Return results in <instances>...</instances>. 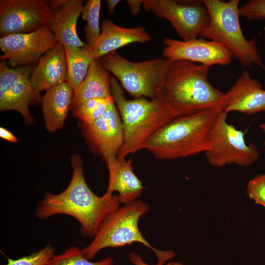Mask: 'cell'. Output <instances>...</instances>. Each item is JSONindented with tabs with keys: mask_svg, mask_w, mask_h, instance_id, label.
Instances as JSON below:
<instances>
[{
	"mask_svg": "<svg viewBox=\"0 0 265 265\" xmlns=\"http://www.w3.org/2000/svg\"><path fill=\"white\" fill-rule=\"evenodd\" d=\"M241 16L249 21L265 19V0H250L239 7Z\"/></svg>",
	"mask_w": 265,
	"mask_h": 265,
	"instance_id": "obj_28",
	"label": "cell"
},
{
	"mask_svg": "<svg viewBox=\"0 0 265 265\" xmlns=\"http://www.w3.org/2000/svg\"><path fill=\"white\" fill-rule=\"evenodd\" d=\"M55 248L50 244L31 254L17 259L7 258V262L3 265H46L54 255Z\"/></svg>",
	"mask_w": 265,
	"mask_h": 265,
	"instance_id": "obj_26",
	"label": "cell"
},
{
	"mask_svg": "<svg viewBox=\"0 0 265 265\" xmlns=\"http://www.w3.org/2000/svg\"><path fill=\"white\" fill-rule=\"evenodd\" d=\"M112 96L106 98H95L82 103L75 111L76 116L85 124H90L102 116L107 109Z\"/></svg>",
	"mask_w": 265,
	"mask_h": 265,
	"instance_id": "obj_25",
	"label": "cell"
},
{
	"mask_svg": "<svg viewBox=\"0 0 265 265\" xmlns=\"http://www.w3.org/2000/svg\"><path fill=\"white\" fill-rule=\"evenodd\" d=\"M223 110L226 114L238 111L248 115L265 112V90L259 81L244 70L225 93Z\"/></svg>",
	"mask_w": 265,
	"mask_h": 265,
	"instance_id": "obj_15",
	"label": "cell"
},
{
	"mask_svg": "<svg viewBox=\"0 0 265 265\" xmlns=\"http://www.w3.org/2000/svg\"><path fill=\"white\" fill-rule=\"evenodd\" d=\"M143 1L141 0H128L126 1L132 15H136L139 13L141 5H143Z\"/></svg>",
	"mask_w": 265,
	"mask_h": 265,
	"instance_id": "obj_30",
	"label": "cell"
},
{
	"mask_svg": "<svg viewBox=\"0 0 265 265\" xmlns=\"http://www.w3.org/2000/svg\"><path fill=\"white\" fill-rule=\"evenodd\" d=\"M215 108L175 118L155 133L144 149L160 160H172L205 152L218 113Z\"/></svg>",
	"mask_w": 265,
	"mask_h": 265,
	"instance_id": "obj_4",
	"label": "cell"
},
{
	"mask_svg": "<svg viewBox=\"0 0 265 265\" xmlns=\"http://www.w3.org/2000/svg\"><path fill=\"white\" fill-rule=\"evenodd\" d=\"M0 137L10 142L15 143L17 141L16 137L10 131L3 127L0 128Z\"/></svg>",
	"mask_w": 265,
	"mask_h": 265,
	"instance_id": "obj_31",
	"label": "cell"
},
{
	"mask_svg": "<svg viewBox=\"0 0 265 265\" xmlns=\"http://www.w3.org/2000/svg\"><path fill=\"white\" fill-rule=\"evenodd\" d=\"M209 15V21L199 37L224 46L244 67L256 65L265 69L257 48L256 38L247 40L240 24L239 0H202Z\"/></svg>",
	"mask_w": 265,
	"mask_h": 265,
	"instance_id": "obj_5",
	"label": "cell"
},
{
	"mask_svg": "<svg viewBox=\"0 0 265 265\" xmlns=\"http://www.w3.org/2000/svg\"><path fill=\"white\" fill-rule=\"evenodd\" d=\"M114 260L107 257L97 262H91L83 254L81 249L76 246L67 248L61 254L54 255L46 265H113Z\"/></svg>",
	"mask_w": 265,
	"mask_h": 265,
	"instance_id": "obj_24",
	"label": "cell"
},
{
	"mask_svg": "<svg viewBox=\"0 0 265 265\" xmlns=\"http://www.w3.org/2000/svg\"><path fill=\"white\" fill-rule=\"evenodd\" d=\"M35 64L12 68L7 61L0 62V110L20 112L28 124L34 119L29 106L41 102L39 93L32 86L30 76Z\"/></svg>",
	"mask_w": 265,
	"mask_h": 265,
	"instance_id": "obj_10",
	"label": "cell"
},
{
	"mask_svg": "<svg viewBox=\"0 0 265 265\" xmlns=\"http://www.w3.org/2000/svg\"><path fill=\"white\" fill-rule=\"evenodd\" d=\"M57 42L49 25L30 33L7 35L0 39V58L12 68L35 64Z\"/></svg>",
	"mask_w": 265,
	"mask_h": 265,
	"instance_id": "obj_12",
	"label": "cell"
},
{
	"mask_svg": "<svg viewBox=\"0 0 265 265\" xmlns=\"http://www.w3.org/2000/svg\"><path fill=\"white\" fill-rule=\"evenodd\" d=\"M106 161L109 171L107 191L118 192L120 204L125 205L137 200L144 187L133 171L132 159L116 158Z\"/></svg>",
	"mask_w": 265,
	"mask_h": 265,
	"instance_id": "obj_19",
	"label": "cell"
},
{
	"mask_svg": "<svg viewBox=\"0 0 265 265\" xmlns=\"http://www.w3.org/2000/svg\"><path fill=\"white\" fill-rule=\"evenodd\" d=\"M246 192L256 204L265 208V174H259L250 180L247 184Z\"/></svg>",
	"mask_w": 265,
	"mask_h": 265,
	"instance_id": "obj_27",
	"label": "cell"
},
{
	"mask_svg": "<svg viewBox=\"0 0 265 265\" xmlns=\"http://www.w3.org/2000/svg\"><path fill=\"white\" fill-rule=\"evenodd\" d=\"M173 265H184L181 263H173Z\"/></svg>",
	"mask_w": 265,
	"mask_h": 265,
	"instance_id": "obj_34",
	"label": "cell"
},
{
	"mask_svg": "<svg viewBox=\"0 0 265 265\" xmlns=\"http://www.w3.org/2000/svg\"><path fill=\"white\" fill-rule=\"evenodd\" d=\"M151 36L143 26L124 27L106 19L102 24L100 36L93 48V60H99L118 49L133 43L149 42Z\"/></svg>",
	"mask_w": 265,
	"mask_h": 265,
	"instance_id": "obj_18",
	"label": "cell"
},
{
	"mask_svg": "<svg viewBox=\"0 0 265 265\" xmlns=\"http://www.w3.org/2000/svg\"><path fill=\"white\" fill-rule=\"evenodd\" d=\"M260 129L264 132L265 136V123H262L259 125ZM264 144L265 145V138L264 142Z\"/></svg>",
	"mask_w": 265,
	"mask_h": 265,
	"instance_id": "obj_33",
	"label": "cell"
},
{
	"mask_svg": "<svg viewBox=\"0 0 265 265\" xmlns=\"http://www.w3.org/2000/svg\"><path fill=\"white\" fill-rule=\"evenodd\" d=\"M53 10L49 24L57 42L64 47H82V42L77 32V23L81 14L82 0H47Z\"/></svg>",
	"mask_w": 265,
	"mask_h": 265,
	"instance_id": "obj_16",
	"label": "cell"
},
{
	"mask_svg": "<svg viewBox=\"0 0 265 265\" xmlns=\"http://www.w3.org/2000/svg\"><path fill=\"white\" fill-rule=\"evenodd\" d=\"M109 73L100 60H92L85 79L74 92L71 107L74 111L86 101L112 96Z\"/></svg>",
	"mask_w": 265,
	"mask_h": 265,
	"instance_id": "obj_21",
	"label": "cell"
},
{
	"mask_svg": "<svg viewBox=\"0 0 265 265\" xmlns=\"http://www.w3.org/2000/svg\"><path fill=\"white\" fill-rule=\"evenodd\" d=\"M74 92L67 81L46 91L41 103L45 125L49 132L62 128L71 107Z\"/></svg>",
	"mask_w": 265,
	"mask_h": 265,
	"instance_id": "obj_20",
	"label": "cell"
},
{
	"mask_svg": "<svg viewBox=\"0 0 265 265\" xmlns=\"http://www.w3.org/2000/svg\"><path fill=\"white\" fill-rule=\"evenodd\" d=\"M174 256L175 253L173 251H166L164 254L157 258L158 263L154 265H173V263H168L165 265H164V263L173 258ZM129 259L134 265H151L146 263L139 254L134 252H132L130 253L129 255Z\"/></svg>",
	"mask_w": 265,
	"mask_h": 265,
	"instance_id": "obj_29",
	"label": "cell"
},
{
	"mask_svg": "<svg viewBox=\"0 0 265 265\" xmlns=\"http://www.w3.org/2000/svg\"><path fill=\"white\" fill-rule=\"evenodd\" d=\"M209 68L186 60H171L163 83L162 99L175 118L222 108L225 93L208 79Z\"/></svg>",
	"mask_w": 265,
	"mask_h": 265,
	"instance_id": "obj_2",
	"label": "cell"
},
{
	"mask_svg": "<svg viewBox=\"0 0 265 265\" xmlns=\"http://www.w3.org/2000/svg\"><path fill=\"white\" fill-rule=\"evenodd\" d=\"M149 209L146 203L136 200L109 213L92 241L81 249L84 256L91 261L103 249L123 247L134 242L141 243L150 248L157 256L160 254L162 250L153 247L138 228L140 218L148 212Z\"/></svg>",
	"mask_w": 265,
	"mask_h": 265,
	"instance_id": "obj_6",
	"label": "cell"
},
{
	"mask_svg": "<svg viewBox=\"0 0 265 265\" xmlns=\"http://www.w3.org/2000/svg\"><path fill=\"white\" fill-rule=\"evenodd\" d=\"M67 64L64 47L57 42L38 60L30 80L39 93L67 81Z\"/></svg>",
	"mask_w": 265,
	"mask_h": 265,
	"instance_id": "obj_17",
	"label": "cell"
},
{
	"mask_svg": "<svg viewBox=\"0 0 265 265\" xmlns=\"http://www.w3.org/2000/svg\"><path fill=\"white\" fill-rule=\"evenodd\" d=\"M52 14L47 0H0V38L36 31L49 25Z\"/></svg>",
	"mask_w": 265,
	"mask_h": 265,
	"instance_id": "obj_11",
	"label": "cell"
},
{
	"mask_svg": "<svg viewBox=\"0 0 265 265\" xmlns=\"http://www.w3.org/2000/svg\"><path fill=\"white\" fill-rule=\"evenodd\" d=\"M110 84L123 131V142L117 158L125 159L144 149L150 138L175 117L162 99H127L115 77H110Z\"/></svg>",
	"mask_w": 265,
	"mask_h": 265,
	"instance_id": "obj_3",
	"label": "cell"
},
{
	"mask_svg": "<svg viewBox=\"0 0 265 265\" xmlns=\"http://www.w3.org/2000/svg\"><path fill=\"white\" fill-rule=\"evenodd\" d=\"M162 55L170 60H186L199 63L210 68L213 65L226 66L233 58L222 45L203 38L181 41L170 37L164 38Z\"/></svg>",
	"mask_w": 265,
	"mask_h": 265,
	"instance_id": "obj_13",
	"label": "cell"
},
{
	"mask_svg": "<svg viewBox=\"0 0 265 265\" xmlns=\"http://www.w3.org/2000/svg\"><path fill=\"white\" fill-rule=\"evenodd\" d=\"M121 1L120 0H106L107 5V12L109 15L113 14L115 9L118 4Z\"/></svg>",
	"mask_w": 265,
	"mask_h": 265,
	"instance_id": "obj_32",
	"label": "cell"
},
{
	"mask_svg": "<svg viewBox=\"0 0 265 265\" xmlns=\"http://www.w3.org/2000/svg\"><path fill=\"white\" fill-rule=\"evenodd\" d=\"M144 9L168 20L184 41L196 39L209 21L202 0H146Z\"/></svg>",
	"mask_w": 265,
	"mask_h": 265,
	"instance_id": "obj_9",
	"label": "cell"
},
{
	"mask_svg": "<svg viewBox=\"0 0 265 265\" xmlns=\"http://www.w3.org/2000/svg\"><path fill=\"white\" fill-rule=\"evenodd\" d=\"M227 116L222 110L215 118L205 152L207 160L214 167L231 164L249 166L257 160L259 152L255 144L246 142L242 131L227 122Z\"/></svg>",
	"mask_w": 265,
	"mask_h": 265,
	"instance_id": "obj_8",
	"label": "cell"
},
{
	"mask_svg": "<svg viewBox=\"0 0 265 265\" xmlns=\"http://www.w3.org/2000/svg\"><path fill=\"white\" fill-rule=\"evenodd\" d=\"M64 49L68 71L67 82L74 92L85 79L93 60L92 48L86 43L82 47L65 46Z\"/></svg>",
	"mask_w": 265,
	"mask_h": 265,
	"instance_id": "obj_22",
	"label": "cell"
},
{
	"mask_svg": "<svg viewBox=\"0 0 265 265\" xmlns=\"http://www.w3.org/2000/svg\"><path fill=\"white\" fill-rule=\"evenodd\" d=\"M101 7L100 0H89L83 5L81 12L82 19L87 23L84 28L86 43L92 48L101 33L99 25Z\"/></svg>",
	"mask_w": 265,
	"mask_h": 265,
	"instance_id": "obj_23",
	"label": "cell"
},
{
	"mask_svg": "<svg viewBox=\"0 0 265 265\" xmlns=\"http://www.w3.org/2000/svg\"><path fill=\"white\" fill-rule=\"evenodd\" d=\"M71 161L73 175L68 186L59 193H47L38 205L35 215L39 220L60 214L71 216L80 223L83 237L93 238L105 217L120 203L116 194L106 191L99 196L91 191L83 175L80 155H73Z\"/></svg>",
	"mask_w": 265,
	"mask_h": 265,
	"instance_id": "obj_1",
	"label": "cell"
},
{
	"mask_svg": "<svg viewBox=\"0 0 265 265\" xmlns=\"http://www.w3.org/2000/svg\"><path fill=\"white\" fill-rule=\"evenodd\" d=\"M85 126L89 138L106 161L117 158L123 142V131L113 99L102 116Z\"/></svg>",
	"mask_w": 265,
	"mask_h": 265,
	"instance_id": "obj_14",
	"label": "cell"
},
{
	"mask_svg": "<svg viewBox=\"0 0 265 265\" xmlns=\"http://www.w3.org/2000/svg\"><path fill=\"white\" fill-rule=\"evenodd\" d=\"M103 67L135 98L161 99L164 76L170 60L157 58L133 62L113 52L101 58Z\"/></svg>",
	"mask_w": 265,
	"mask_h": 265,
	"instance_id": "obj_7",
	"label": "cell"
}]
</instances>
